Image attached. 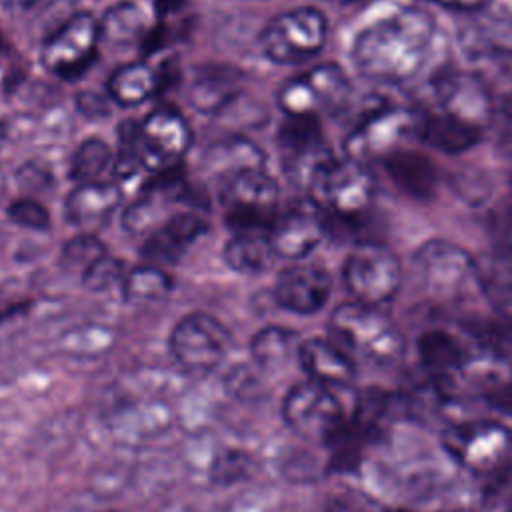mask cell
I'll list each match as a JSON object with an SVG mask.
<instances>
[{"mask_svg": "<svg viewBox=\"0 0 512 512\" xmlns=\"http://www.w3.org/2000/svg\"><path fill=\"white\" fill-rule=\"evenodd\" d=\"M434 18L420 6H404L360 30L352 42L356 70L376 82L400 84L424 66L434 38Z\"/></svg>", "mask_w": 512, "mask_h": 512, "instance_id": "obj_1", "label": "cell"}, {"mask_svg": "<svg viewBox=\"0 0 512 512\" xmlns=\"http://www.w3.org/2000/svg\"><path fill=\"white\" fill-rule=\"evenodd\" d=\"M308 192L328 224L352 228L370 208L374 178L364 162L328 158L310 178Z\"/></svg>", "mask_w": 512, "mask_h": 512, "instance_id": "obj_2", "label": "cell"}, {"mask_svg": "<svg viewBox=\"0 0 512 512\" xmlns=\"http://www.w3.org/2000/svg\"><path fill=\"white\" fill-rule=\"evenodd\" d=\"M330 330L352 352L390 364L404 352V338L398 326L380 310L362 302H344L330 316Z\"/></svg>", "mask_w": 512, "mask_h": 512, "instance_id": "obj_3", "label": "cell"}, {"mask_svg": "<svg viewBox=\"0 0 512 512\" xmlns=\"http://www.w3.org/2000/svg\"><path fill=\"white\" fill-rule=\"evenodd\" d=\"M442 440L446 452L476 476L502 478L512 472V430L500 422H462L450 426Z\"/></svg>", "mask_w": 512, "mask_h": 512, "instance_id": "obj_4", "label": "cell"}, {"mask_svg": "<svg viewBox=\"0 0 512 512\" xmlns=\"http://www.w3.org/2000/svg\"><path fill=\"white\" fill-rule=\"evenodd\" d=\"M326 36V16L318 8L300 6L278 14L264 26L260 48L276 64H300L324 48Z\"/></svg>", "mask_w": 512, "mask_h": 512, "instance_id": "obj_5", "label": "cell"}, {"mask_svg": "<svg viewBox=\"0 0 512 512\" xmlns=\"http://www.w3.org/2000/svg\"><path fill=\"white\" fill-rule=\"evenodd\" d=\"M352 86L336 64H320L290 78L278 90V106L290 118H320L346 108Z\"/></svg>", "mask_w": 512, "mask_h": 512, "instance_id": "obj_6", "label": "cell"}, {"mask_svg": "<svg viewBox=\"0 0 512 512\" xmlns=\"http://www.w3.org/2000/svg\"><path fill=\"white\" fill-rule=\"evenodd\" d=\"M282 416L296 434L326 444L348 422L334 388L310 378L288 390L282 402Z\"/></svg>", "mask_w": 512, "mask_h": 512, "instance_id": "obj_7", "label": "cell"}, {"mask_svg": "<svg viewBox=\"0 0 512 512\" xmlns=\"http://www.w3.org/2000/svg\"><path fill=\"white\" fill-rule=\"evenodd\" d=\"M234 338L214 316L192 312L170 334V352L176 364L190 374H210L230 352Z\"/></svg>", "mask_w": 512, "mask_h": 512, "instance_id": "obj_8", "label": "cell"}, {"mask_svg": "<svg viewBox=\"0 0 512 512\" xmlns=\"http://www.w3.org/2000/svg\"><path fill=\"white\" fill-rule=\"evenodd\" d=\"M342 280L356 302L380 306L392 300L400 288V260L390 248L364 242L348 254L342 266Z\"/></svg>", "mask_w": 512, "mask_h": 512, "instance_id": "obj_9", "label": "cell"}, {"mask_svg": "<svg viewBox=\"0 0 512 512\" xmlns=\"http://www.w3.org/2000/svg\"><path fill=\"white\" fill-rule=\"evenodd\" d=\"M418 124L420 116L410 108L378 106L346 136V158L364 164L372 158L384 160L390 152L400 148V142L406 140L408 134L418 132Z\"/></svg>", "mask_w": 512, "mask_h": 512, "instance_id": "obj_10", "label": "cell"}, {"mask_svg": "<svg viewBox=\"0 0 512 512\" xmlns=\"http://www.w3.org/2000/svg\"><path fill=\"white\" fill-rule=\"evenodd\" d=\"M98 42L100 22L88 12L74 14L42 44L40 62L52 74L76 78L92 64Z\"/></svg>", "mask_w": 512, "mask_h": 512, "instance_id": "obj_11", "label": "cell"}, {"mask_svg": "<svg viewBox=\"0 0 512 512\" xmlns=\"http://www.w3.org/2000/svg\"><path fill=\"white\" fill-rule=\"evenodd\" d=\"M326 232L322 210L312 200H298L278 210L268 226V238L276 258L302 260Z\"/></svg>", "mask_w": 512, "mask_h": 512, "instance_id": "obj_12", "label": "cell"}, {"mask_svg": "<svg viewBox=\"0 0 512 512\" xmlns=\"http://www.w3.org/2000/svg\"><path fill=\"white\" fill-rule=\"evenodd\" d=\"M140 142L146 170L158 174L180 164L192 144V130L178 110L158 108L140 124Z\"/></svg>", "mask_w": 512, "mask_h": 512, "instance_id": "obj_13", "label": "cell"}, {"mask_svg": "<svg viewBox=\"0 0 512 512\" xmlns=\"http://www.w3.org/2000/svg\"><path fill=\"white\" fill-rule=\"evenodd\" d=\"M416 268L424 282L440 292H454L468 282H476V258L470 256L462 246L434 238L424 242L416 256Z\"/></svg>", "mask_w": 512, "mask_h": 512, "instance_id": "obj_14", "label": "cell"}, {"mask_svg": "<svg viewBox=\"0 0 512 512\" xmlns=\"http://www.w3.org/2000/svg\"><path fill=\"white\" fill-rule=\"evenodd\" d=\"M432 94L438 112L456 116L474 126H484L492 116V100L478 76L464 72H448L434 80Z\"/></svg>", "mask_w": 512, "mask_h": 512, "instance_id": "obj_15", "label": "cell"}, {"mask_svg": "<svg viewBox=\"0 0 512 512\" xmlns=\"http://www.w3.org/2000/svg\"><path fill=\"white\" fill-rule=\"evenodd\" d=\"M330 274L316 264H292L274 284L276 302L296 314H314L330 298Z\"/></svg>", "mask_w": 512, "mask_h": 512, "instance_id": "obj_16", "label": "cell"}, {"mask_svg": "<svg viewBox=\"0 0 512 512\" xmlns=\"http://www.w3.org/2000/svg\"><path fill=\"white\" fill-rule=\"evenodd\" d=\"M122 200V190L112 182H86L76 184L68 194L64 210L68 222L78 226L84 234H96L110 216L116 212Z\"/></svg>", "mask_w": 512, "mask_h": 512, "instance_id": "obj_17", "label": "cell"}, {"mask_svg": "<svg viewBox=\"0 0 512 512\" xmlns=\"http://www.w3.org/2000/svg\"><path fill=\"white\" fill-rule=\"evenodd\" d=\"M298 362L310 380L332 388H344L356 376L354 360L338 344L324 338L300 342Z\"/></svg>", "mask_w": 512, "mask_h": 512, "instance_id": "obj_18", "label": "cell"}, {"mask_svg": "<svg viewBox=\"0 0 512 512\" xmlns=\"http://www.w3.org/2000/svg\"><path fill=\"white\" fill-rule=\"evenodd\" d=\"M220 188L228 208L252 210L270 220L278 212V184L264 168L236 174L220 184Z\"/></svg>", "mask_w": 512, "mask_h": 512, "instance_id": "obj_19", "label": "cell"}, {"mask_svg": "<svg viewBox=\"0 0 512 512\" xmlns=\"http://www.w3.org/2000/svg\"><path fill=\"white\" fill-rule=\"evenodd\" d=\"M206 222L192 212L172 214L158 230H154L144 244V258L158 264H174L188 244H192L200 234H204Z\"/></svg>", "mask_w": 512, "mask_h": 512, "instance_id": "obj_20", "label": "cell"}, {"mask_svg": "<svg viewBox=\"0 0 512 512\" xmlns=\"http://www.w3.org/2000/svg\"><path fill=\"white\" fill-rule=\"evenodd\" d=\"M382 162L390 180L408 196L416 200H430L436 194L438 174L434 162L426 154L398 148Z\"/></svg>", "mask_w": 512, "mask_h": 512, "instance_id": "obj_21", "label": "cell"}, {"mask_svg": "<svg viewBox=\"0 0 512 512\" xmlns=\"http://www.w3.org/2000/svg\"><path fill=\"white\" fill-rule=\"evenodd\" d=\"M266 164L264 152L248 138L230 136L212 144L204 156V168L220 182L234 178L246 170H260Z\"/></svg>", "mask_w": 512, "mask_h": 512, "instance_id": "obj_22", "label": "cell"}, {"mask_svg": "<svg viewBox=\"0 0 512 512\" xmlns=\"http://www.w3.org/2000/svg\"><path fill=\"white\" fill-rule=\"evenodd\" d=\"M416 134L434 150L444 154H460L480 142L482 128L456 116L436 112L420 116Z\"/></svg>", "mask_w": 512, "mask_h": 512, "instance_id": "obj_23", "label": "cell"}, {"mask_svg": "<svg viewBox=\"0 0 512 512\" xmlns=\"http://www.w3.org/2000/svg\"><path fill=\"white\" fill-rule=\"evenodd\" d=\"M476 280L494 310L512 322V254L496 248L476 258Z\"/></svg>", "mask_w": 512, "mask_h": 512, "instance_id": "obj_24", "label": "cell"}, {"mask_svg": "<svg viewBox=\"0 0 512 512\" xmlns=\"http://www.w3.org/2000/svg\"><path fill=\"white\" fill-rule=\"evenodd\" d=\"M162 86V72L148 62H130L114 70L108 94L120 106H138L152 98Z\"/></svg>", "mask_w": 512, "mask_h": 512, "instance_id": "obj_25", "label": "cell"}, {"mask_svg": "<svg viewBox=\"0 0 512 512\" xmlns=\"http://www.w3.org/2000/svg\"><path fill=\"white\" fill-rule=\"evenodd\" d=\"M486 10V8H484ZM476 12L466 28V48L474 54L496 58L512 56V20L500 14Z\"/></svg>", "mask_w": 512, "mask_h": 512, "instance_id": "obj_26", "label": "cell"}, {"mask_svg": "<svg viewBox=\"0 0 512 512\" xmlns=\"http://www.w3.org/2000/svg\"><path fill=\"white\" fill-rule=\"evenodd\" d=\"M418 356L422 366L440 378L452 376L466 366V352L460 340L440 328L426 330L418 338Z\"/></svg>", "mask_w": 512, "mask_h": 512, "instance_id": "obj_27", "label": "cell"}, {"mask_svg": "<svg viewBox=\"0 0 512 512\" xmlns=\"http://www.w3.org/2000/svg\"><path fill=\"white\" fill-rule=\"evenodd\" d=\"M238 92V74L232 70L212 68L200 72L188 88V102L204 114H214L232 104Z\"/></svg>", "mask_w": 512, "mask_h": 512, "instance_id": "obj_28", "label": "cell"}, {"mask_svg": "<svg viewBox=\"0 0 512 512\" xmlns=\"http://www.w3.org/2000/svg\"><path fill=\"white\" fill-rule=\"evenodd\" d=\"M224 262L242 274L266 270L276 258L268 232H238L224 246Z\"/></svg>", "mask_w": 512, "mask_h": 512, "instance_id": "obj_29", "label": "cell"}, {"mask_svg": "<svg viewBox=\"0 0 512 512\" xmlns=\"http://www.w3.org/2000/svg\"><path fill=\"white\" fill-rule=\"evenodd\" d=\"M298 348V334L282 326H266L250 342L252 358L262 370L284 368L292 356L298 358Z\"/></svg>", "mask_w": 512, "mask_h": 512, "instance_id": "obj_30", "label": "cell"}, {"mask_svg": "<svg viewBox=\"0 0 512 512\" xmlns=\"http://www.w3.org/2000/svg\"><path fill=\"white\" fill-rule=\"evenodd\" d=\"M100 22V40L108 44H132L148 30L146 12L134 2H120L110 6Z\"/></svg>", "mask_w": 512, "mask_h": 512, "instance_id": "obj_31", "label": "cell"}, {"mask_svg": "<svg viewBox=\"0 0 512 512\" xmlns=\"http://www.w3.org/2000/svg\"><path fill=\"white\" fill-rule=\"evenodd\" d=\"M172 290V278L154 264L130 270L122 280V294L130 304H152L164 300Z\"/></svg>", "mask_w": 512, "mask_h": 512, "instance_id": "obj_32", "label": "cell"}, {"mask_svg": "<svg viewBox=\"0 0 512 512\" xmlns=\"http://www.w3.org/2000/svg\"><path fill=\"white\" fill-rule=\"evenodd\" d=\"M114 166L110 146L100 138L84 140L70 162V176L78 184L98 182Z\"/></svg>", "mask_w": 512, "mask_h": 512, "instance_id": "obj_33", "label": "cell"}, {"mask_svg": "<svg viewBox=\"0 0 512 512\" xmlns=\"http://www.w3.org/2000/svg\"><path fill=\"white\" fill-rule=\"evenodd\" d=\"M172 214H164V208L158 200H154L152 196L140 198L134 204H130L124 214H122V224L126 230H130L132 234H140V232H148L152 234L154 230H158Z\"/></svg>", "mask_w": 512, "mask_h": 512, "instance_id": "obj_34", "label": "cell"}, {"mask_svg": "<svg viewBox=\"0 0 512 512\" xmlns=\"http://www.w3.org/2000/svg\"><path fill=\"white\" fill-rule=\"evenodd\" d=\"M108 254L106 246L100 242L96 234H78L76 238L68 240L62 248V264L66 268L78 270L84 274L88 266H92L100 256Z\"/></svg>", "mask_w": 512, "mask_h": 512, "instance_id": "obj_35", "label": "cell"}, {"mask_svg": "<svg viewBox=\"0 0 512 512\" xmlns=\"http://www.w3.org/2000/svg\"><path fill=\"white\" fill-rule=\"evenodd\" d=\"M124 266L118 258L104 254L100 256L92 266H88L82 274V282L86 288L100 292V290H108L110 286L118 284L124 280Z\"/></svg>", "mask_w": 512, "mask_h": 512, "instance_id": "obj_36", "label": "cell"}, {"mask_svg": "<svg viewBox=\"0 0 512 512\" xmlns=\"http://www.w3.org/2000/svg\"><path fill=\"white\" fill-rule=\"evenodd\" d=\"M8 218L24 228L30 230H48L50 228V216L46 208L32 200V198H18L8 206Z\"/></svg>", "mask_w": 512, "mask_h": 512, "instance_id": "obj_37", "label": "cell"}, {"mask_svg": "<svg viewBox=\"0 0 512 512\" xmlns=\"http://www.w3.org/2000/svg\"><path fill=\"white\" fill-rule=\"evenodd\" d=\"M454 190L466 200V202H484L490 194V182L484 172L478 170H460L452 176Z\"/></svg>", "mask_w": 512, "mask_h": 512, "instance_id": "obj_38", "label": "cell"}, {"mask_svg": "<svg viewBox=\"0 0 512 512\" xmlns=\"http://www.w3.org/2000/svg\"><path fill=\"white\" fill-rule=\"evenodd\" d=\"M492 230L498 238V248L512 254V202L502 206L492 218Z\"/></svg>", "mask_w": 512, "mask_h": 512, "instance_id": "obj_39", "label": "cell"}, {"mask_svg": "<svg viewBox=\"0 0 512 512\" xmlns=\"http://www.w3.org/2000/svg\"><path fill=\"white\" fill-rule=\"evenodd\" d=\"M488 404L498 412L512 416V380H498L486 392Z\"/></svg>", "mask_w": 512, "mask_h": 512, "instance_id": "obj_40", "label": "cell"}, {"mask_svg": "<svg viewBox=\"0 0 512 512\" xmlns=\"http://www.w3.org/2000/svg\"><path fill=\"white\" fill-rule=\"evenodd\" d=\"M440 6L452 8V10H462V12H480L488 6L490 0H434Z\"/></svg>", "mask_w": 512, "mask_h": 512, "instance_id": "obj_41", "label": "cell"}, {"mask_svg": "<svg viewBox=\"0 0 512 512\" xmlns=\"http://www.w3.org/2000/svg\"><path fill=\"white\" fill-rule=\"evenodd\" d=\"M12 6H18V8H30V6H34L36 2H40V0H8Z\"/></svg>", "mask_w": 512, "mask_h": 512, "instance_id": "obj_42", "label": "cell"}, {"mask_svg": "<svg viewBox=\"0 0 512 512\" xmlns=\"http://www.w3.org/2000/svg\"><path fill=\"white\" fill-rule=\"evenodd\" d=\"M338 4H354V2H364V0H334Z\"/></svg>", "mask_w": 512, "mask_h": 512, "instance_id": "obj_43", "label": "cell"}, {"mask_svg": "<svg viewBox=\"0 0 512 512\" xmlns=\"http://www.w3.org/2000/svg\"><path fill=\"white\" fill-rule=\"evenodd\" d=\"M510 512H512V508H510Z\"/></svg>", "mask_w": 512, "mask_h": 512, "instance_id": "obj_44", "label": "cell"}, {"mask_svg": "<svg viewBox=\"0 0 512 512\" xmlns=\"http://www.w3.org/2000/svg\"><path fill=\"white\" fill-rule=\"evenodd\" d=\"M400 512H402V510H400Z\"/></svg>", "mask_w": 512, "mask_h": 512, "instance_id": "obj_45", "label": "cell"}]
</instances>
